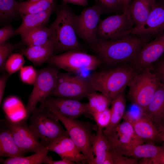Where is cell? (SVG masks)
Returning <instances> with one entry per match:
<instances>
[{
  "label": "cell",
  "instance_id": "ba28073f",
  "mask_svg": "<svg viewBox=\"0 0 164 164\" xmlns=\"http://www.w3.org/2000/svg\"><path fill=\"white\" fill-rule=\"evenodd\" d=\"M51 65L37 71V77L25 108L28 118L39 102L50 96L55 87L59 73L56 67Z\"/></svg>",
  "mask_w": 164,
  "mask_h": 164
},
{
  "label": "cell",
  "instance_id": "e0dca14e",
  "mask_svg": "<svg viewBox=\"0 0 164 164\" xmlns=\"http://www.w3.org/2000/svg\"><path fill=\"white\" fill-rule=\"evenodd\" d=\"M46 147L54 152L63 159L80 164L87 162V159L69 136L57 138L49 143Z\"/></svg>",
  "mask_w": 164,
  "mask_h": 164
},
{
  "label": "cell",
  "instance_id": "1f68e13d",
  "mask_svg": "<svg viewBox=\"0 0 164 164\" xmlns=\"http://www.w3.org/2000/svg\"><path fill=\"white\" fill-rule=\"evenodd\" d=\"M25 63L23 55L20 53L11 54L7 60L5 69L9 76L20 70Z\"/></svg>",
  "mask_w": 164,
  "mask_h": 164
},
{
  "label": "cell",
  "instance_id": "bcb514c9",
  "mask_svg": "<svg viewBox=\"0 0 164 164\" xmlns=\"http://www.w3.org/2000/svg\"><path fill=\"white\" fill-rule=\"evenodd\" d=\"M140 164H153L152 158H141V159L138 162Z\"/></svg>",
  "mask_w": 164,
  "mask_h": 164
},
{
  "label": "cell",
  "instance_id": "44dd1931",
  "mask_svg": "<svg viewBox=\"0 0 164 164\" xmlns=\"http://www.w3.org/2000/svg\"><path fill=\"white\" fill-rule=\"evenodd\" d=\"M55 6L40 12L33 14L19 13L22 19L20 26L15 30L14 36L45 25L48 21Z\"/></svg>",
  "mask_w": 164,
  "mask_h": 164
},
{
  "label": "cell",
  "instance_id": "8d00e7d4",
  "mask_svg": "<svg viewBox=\"0 0 164 164\" xmlns=\"http://www.w3.org/2000/svg\"><path fill=\"white\" fill-rule=\"evenodd\" d=\"M109 151L112 157L114 164H138V158L122 155L112 150Z\"/></svg>",
  "mask_w": 164,
  "mask_h": 164
},
{
  "label": "cell",
  "instance_id": "60d3db41",
  "mask_svg": "<svg viewBox=\"0 0 164 164\" xmlns=\"http://www.w3.org/2000/svg\"><path fill=\"white\" fill-rule=\"evenodd\" d=\"M44 163L47 164H74L75 163L63 159L59 160H54L47 156L44 161Z\"/></svg>",
  "mask_w": 164,
  "mask_h": 164
},
{
  "label": "cell",
  "instance_id": "2e32d148",
  "mask_svg": "<svg viewBox=\"0 0 164 164\" xmlns=\"http://www.w3.org/2000/svg\"><path fill=\"white\" fill-rule=\"evenodd\" d=\"M40 102L41 105L53 109L62 115L71 119H76L82 115L89 114L87 103H82L76 100L49 96Z\"/></svg>",
  "mask_w": 164,
  "mask_h": 164
},
{
  "label": "cell",
  "instance_id": "d590c367",
  "mask_svg": "<svg viewBox=\"0 0 164 164\" xmlns=\"http://www.w3.org/2000/svg\"><path fill=\"white\" fill-rule=\"evenodd\" d=\"M99 127L105 128L110 123L111 118V111L108 108L102 111L97 112L91 115Z\"/></svg>",
  "mask_w": 164,
  "mask_h": 164
},
{
  "label": "cell",
  "instance_id": "681fc988",
  "mask_svg": "<svg viewBox=\"0 0 164 164\" xmlns=\"http://www.w3.org/2000/svg\"></svg>",
  "mask_w": 164,
  "mask_h": 164
},
{
  "label": "cell",
  "instance_id": "d4e9b609",
  "mask_svg": "<svg viewBox=\"0 0 164 164\" xmlns=\"http://www.w3.org/2000/svg\"><path fill=\"white\" fill-rule=\"evenodd\" d=\"M95 136L92 145L93 154L95 155L91 164H103L107 153L109 151L108 138L103 128L95 125Z\"/></svg>",
  "mask_w": 164,
  "mask_h": 164
},
{
  "label": "cell",
  "instance_id": "d6986e66",
  "mask_svg": "<svg viewBox=\"0 0 164 164\" xmlns=\"http://www.w3.org/2000/svg\"><path fill=\"white\" fill-rule=\"evenodd\" d=\"M55 51V44L51 37L43 44L28 46L21 49L19 53L25 56L34 64L40 65L46 62L52 56Z\"/></svg>",
  "mask_w": 164,
  "mask_h": 164
},
{
  "label": "cell",
  "instance_id": "f546056e",
  "mask_svg": "<svg viewBox=\"0 0 164 164\" xmlns=\"http://www.w3.org/2000/svg\"><path fill=\"white\" fill-rule=\"evenodd\" d=\"M95 91L90 93L86 97L88 101L87 103L88 113L91 115L108 108L112 101L103 94Z\"/></svg>",
  "mask_w": 164,
  "mask_h": 164
},
{
  "label": "cell",
  "instance_id": "7402d4cb",
  "mask_svg": "<svg viewBox=\"0 0 164 164\" xmlns=\"http://www.w3.org/2000/svg\"><path fill=\"white\" fill-rule=\"evenodd\" d=\"M0 132V155L12 157L23 155L24 153L18 147L12 134L2 121Z\"/></svg>",
  "mask_w": 164,
  "mask_h": 164
},
{
  "label": "cell",
  "instance_id": "9c48e42d",
  "mask_svg": "<svg viewBox=\"0 0 164 164\" xmlns=\"http://www.w3.org/2000/svg\"><path fill=\"white\" fill-rule=\"evenodd\" d=\"M72 73H59L56 86L51 95L79 101L95 91L88 80Z\"/></svg>",
  "mask_w": 164,
  "mask_h": 164
},
{
  "label": "cell",
  "instance_id": "e575fe53",
  "mask_svg": "<svg viewBox=\"0 0 164 164\" xmlns=\"http://www.w3.org/2000/svg\"><path fill=\"white\" fill-rule=\"evenodd\" d=\"M96 4L102 9L103 13L116 12L123 9L119 0H94Z\"/></svg>",
  "mask_w": 164,
  "mask_h": 164
},
{
  "label": "cell",
  "instance_id": "5bb4252c",
  "mask_svg": "<svg viewBox=\"0 0 164 164\" xmlns=\"http://www.w3.org/2000/svg\"><path fill=\"white\" fill-rule=\"evenodd\" d=\"M156 2L148 18L142 24L134 26L126 32L136 35L146 41L164 29V1Z\"/></svg>",
  "mask_w": 164,
  "mask_h": 164
},
{
  "label": "cell",
  "instance_id": "5b68a950",
  "mask_svg": "<svg viewBox=\"0 0 164 164\" xmlns=\"http://www.w3.org/2000/svg\"><path fill=\"white\" fill-rule=\"evenodd\" d=\"M29 127L42 146L46 147L54 139L69 136L59 123L58 119L46 107L41 105L32 114Z\"/></svg>",
  "mask_w": 164,
  "mask_h": 164
},
{
  "label": "cell",
  "instance_id": "ac0fdd59",
  "mask_svg": "<svg viewBox=\"0 0 164 164\" xmlns=\"http://www.w3.org/2000/svg\"><path fill=\"white\" fill-rule=\"evenodd\" d=\"M143 112L161 133L164 131V86L159 82L152 100Z\"/></svg>",
  "mask_w": 164,
  "mask_h": 164
},
{
  "label": "cell",
  "instance_id": "603a6c76",
  "mask_svg": "<svg viewBox=\"0 0 164 164\" xmlns=\"http://www.w3.org/2000/svg\"><path fill=\"white\" fill-rule=\"evenodd\" d=\"M157 1L132 0L131 1L128 9L135 26L141 25L144 22Z\"/></svg>",
  "mask_w": 164,
  "mask_h": 164
},
{
  "label": "cell",
  "instance_id": "74e56055",
  "mask_svg": "<svg viewBox=\"0 0 164 164\" xmlns=\"http://www.w3.org/2000/svg\"><path fill=\"white\" fill-rule=\"evenodd\" d=\"M15 30L9 25H6L0 29V44L5 43L14 36Z\"/></svg>",
  "mask_w": 164,
  "mask_h": 164
},
{
  "label": "cell",
  "instance_id": "f35d334b",
  "mask_svg": "<svg viewBox=\"0 0 164 164\" xmlns=\"http://www.w3.org/2000/svg\"><path fill=\"white\" fill-rule=\"evenodd\" d=\"M152 69L159 82L164 86V59L155 66L153 65Z\"/></svg>",
  "mask_w": 164,
  "mask_h": 164
},
{
  "label": "cell",
  "instance_id": "8992f818",
  "mask_svg": "<svg viewBox=\"0 0 164 164\" xmlns=\"http://www.w3.org/2000/svg\"><path fill=\"white\" fill-rule=\"evenodd\" d=\"M159 81L152 67L136 73L129 84L128 95L131 101L144 112L156 90Z\"/></svg>",
  "mask_w": 164,
  "mask_h": 164
},
{
  "label": "cell",
  "instance_id": "8fae6325",
  "mask_svg": "<svg viewBox=\"0 0 164 164\" xmlns=\"http://www.w3.org/2000/svg\"><path fill=\"white\" fill-rule=\"evenodd\" d=\"M134 25L128 7L121 14L111 15L101 21L97 29L98 39L105 41L117 39L123 36Z\"/></svg>",
  "mask_w": 164,
  "mask_h": 164
},
{
  "label": "cell",
  "instance_id": "7a4b0ae2",
  "mask_svg": "<svg viewBox=\"0 0 164 164\" xmlns=\"http://www.w3.org/2000/svg\"><path fill=\"white\" fill-rule=\"evenodd\" d=\"M135 73L130 64H125L94 73L88 80L95 91H99L112 101L124 91Z\"/></svg>",
  "mask_w": 164,
  "mask_h": 164
},
{
  "label": "cell",
  "instance_id": "d6a6232c",
  "mask_svg": "<svg viewBox=\"0 0 164 164\" xmlns=\"http://www.w3.org/2000/svg\"><path fill=\"white\" fill-rule=\"evenodd\" d=\"M22 43V42L15 44L5 42L0 44V70L1 72L5 71L6 62L12 52Z\"/></svg>",
  "mask_w": 164,
  "mask_h": 164
},
{
  "label": "cell",
  "instance_id": "83f0119b",
  "mask_svg": "<svg viewBox=\"0 0 164 164\" xmlns=\"http://www.w3.org/2000/svg\"><path fill=\"white\" fill-rule=\"evenodd\" d=\"M49 150L45 147L28 156H19L8 158L3 160L4 164H40L44 163L48 156Z\"/></svg>",
  "mask_w": 164,
  "mask_h": 164
},
{
  "label": "cell",
  "instance_id": "ab89813d",
  "mask_svg": "<svg viewBox=\"0 0 164 164\" xmlns=\"http://www.w3.org/2000/svg\"><path fill=\"white\" fill-rule=\"evenodd\" d=\"M9 75L7 72L5 71L0 78V104L2 100L4 94L5 88L6 85L7 81Z\"/></svg>",
  "mask_w": 164,
  "mask_h": 164
},
{
  "label": "cell",
  "instance_id": "3957f363",
  "mask_svg": "<svg viewBox=\"0 0 164 164\" xmlns=\"http://www.w3.org/2000/svg\"><path fill=\"white\" fill-rule=\"evenodd\" d=\"M75 15L63 2L58 6L56 18L48 27L54 41L55 51H80L81 46L75 29Z\"/></svg>",
  "mask_w": 164,
  "mask_h": 164
},
{
  "label": "cell",
  "instance_id": "7c38bea8",
  "mask_svg": "<svg viewBox=\"0 0 164 164\" xmlns=\"http://www.w3.org/2000/svg\"><path fill=\"white\" fill-rule=\"evenodd\" d=\"M106 136L109 150L125 155L133 147L144 143L136 134L132 124L125 119Z\"/></svg>",
  "mask_w": 164,
  "mask_h": 164
},
{
  "label": "cell",
  "instance_id": "f1b7e54d",
  "mask_svg": "<svg viewBox=\"0 0 164 164\" xmlns=\"http://www.w3.org/2000/svg\"><path fill=\"white\" fill-rule=\"evenodd\" d=\"M164 148V145L158 146L152 143H143L133 147L127 152L126 156L138 158H152Z\"/></svg>",
  "mask_w": 164,
  "mask_h": 164
},
{
  "label": "cell",
  "instance_id": "484cf974",
  "mask_svg": "<svg viewBox=\"0 0 164 164\" xmlns=\"http://www.w3.org/2000/svg\"><path fill=\"white\" fill-rule=\"evenodd\" d=\"M21 42L27 46L44 44L51 36L50 30L45 26H39L25 32L20 35Z\"/></svg>",
  "mask_w": 164,
  "mask_h": 164
},
{
  "label": "cell",
  "instance_id": "4dcf8cb0",
  "mask_svg": "<svg viewBox=\"0 0 164 164\" xmlns=\"http://www.w3.org/2000/svg\"><path fill=\"white\" fill-rule=\"evenodd\" d=\"M15 0H0V20L4 22L15 17L19 12L15 6Z\"/></svg>",
  "mask_w": 164,
  "mask_h": 164
},
{
  "label": "cell",
  "instance_id": "c3c4849f",
  "mask_svg": "<svg viewBox=\"0 0 164 164\" xmlns=\"http://www.w3.org/2000/svg\"><path fill=\"white\" fill-rule=\"evenodd\" d=\"M46 0L52 2H54L53 0Z\"/></svg>",
  "mask_w": 164,
  "mask_h": 164
},
{
  "label": "cell",
  "instance_id": "f6af8a7d",
  "mask_svg": "<svg viewBox=\"0 0 164 164\" xmlns=\"http://www.w3.org/2000/svg\"><path fill=\"white\" fill-rule=\"evenodd\" d=\"M132 0H119L120 2L122 7L123 11L127 9L129 5Z\"/></svg>",
  "mask_w": 164,
  "mask_h": 164
},
{
  "label": "cell",
  "instance_id": "277c9868",
  "mask_svg": "<svg viewBox=\"0 0 164 164\" xmlns=\"http://www.w3.org/2000/svg\"><path fill=\"white\" fill-rule=\"evenodd\" d=\"M47 108L63 124L69 137L91 164L94 158L92 145L95 136V125L66 117L55 110Z\"/></svg>",
  "mask_w": 164,
  "mask_h": 164
},
{
  "label": "cell",
  "instance_id": "4fadbf2b",
  "mask_svg": "<svg viewBox=\"0 0 164 164\" xmlns=\"http://www.w3.org/2000/svg\"><path fill=\"white\" fill-rule=\"evenodd\" d=\"M27 118L26 117L15 121L6 116L2 120L10 131L15 143L24 154L29 152L35 153L43 147L27 124Z\"/></svg>",
  "mask_w": 164,
  "mask_h": 164
},
{
  "label": "cell",
  "instance_id": "9a60e30c",
  "mask_svg": "<svg viewBox=\"0 0 164 164\" xmlns=\"http://www.w3.org/2000/svg\"><path fill=\"white\" fill-rule=\"evenodd\" d=\"M164 52V35L149 42L145 43L130 64L136 73L151 67Z\"/></svg>",
  "mask_w": 164,
  "mask_h": 164
},
{
  "label": "cell",
  "instance_id": "ffe728a7",
  "mask_svg": "<svg viewBox=\"0 0 164 164\" xmlns=\"http://www.w3.org/2000/svg\"><path fill=\"white\" fill-rule=\"evenodd\" d=\"M137 136L148 143L161 141V132L152 120L143 112L142 117L138 118L131 122Z\"/></svg>",
  "mask_w": 164,
  "mask_h": 164
},
{
  "label": "cell",
  "instance_id": "4316f807",
  "mask_svg": "<svg viewBox=\"0 0 164 164\" xmlns=\"http://www.w3.org/2000/svg\"><path fill=\"white\" fill-rule=\"evenodd\" d=\"M15 6L19 13L29 14L40 12L55 5L54 2L46 0H29L15 1Z\"/></svg>",
  "mask_w": 164,
  "mask_h": 164
},
{
  "label": "cell",
  "instance_id": "7bdbcfd3",
  "mask_svg": "<svg viewBox=\"0 0 164 164\" xmlns=\"http://www.w3.org/2000/svg\"><path fill=\"white\" fill-rule=\"evenodd\" d=\"M66 3H70L85 7L88 4L87 0H63Z\"/></svg>",
  "mask_w": 164,
  "mask_h": 164
},
{
  "label": "cell",
  "instance_id": "6da1fadb",
  "mask_svg": "<svg viewBox=\"0 0 164 164\" xmlns=\"http://www.w3.org/2000/svg\"><path fill=\"white\" fill-rule=\"evenodd\" d=\"M145 42V40L137 36L128 34L111 40L98 39L93 49L102 62L106 64H131Z\"/></svg>",
  "mask_w": 164,
  "mask_h": 164
},
{
  "label": "cell",
  "instance_id": "7dc6e473",
  "mask_svg": "<svg viewBox=\"0 0 164 164\" xmlns=\"http://www.w3.org/2000/svg\"><path fill=\"white\" fill-rule=\"evenodd\" d=\"M160 140L164 142V131L161 132L160 135Z\"/></svg>",
  "mask_w": 164,
  "mask_h": 164
},
{
  "label": "cell",
  "instance_id": "cb8c5ba5",
  "mask_svg": "<svg viewBox=\"0 0 164 164\" xmlns=\"http://www.w3.org/2000/svg\"><path fill=\"white\" fill-rule=\"evenodd\" d=\"M111 118L109 124L103 130L106 136L120 123L125 114L126 101L124 91L117 95L111 101Z\"/></svg>",
  "mask_w": 164,
  "mask_h": 164
},
{
  "label": "cell",
  "instance_id": "52a82bcc",
  "mask_svg": "<svg viewBox=\"0 0 164 164\" xmlns=\"http://www.w3.org/2000/svg\"><path fill=\"white\" fill-rule=\"evenodd\" d=\"M68 72L79 73L96 69L102 62L98 57L80 50H70L53 55L46 61Z\"/></svg>",
  "mask_w": 164,
  "mask_h": 164
},
{
  "label": "cell",
  "instance_id": "b9f144b4",
  "mask_svg": "<svg viewBox=\"0 0 164 164\" xmlns=\"http://www.w3.org/2000/svg\"><path fill=\"white\" fill-rule=\"evenodd\" d=\"M152 159L153 164H164V148Z\"/></svg>",
  "mask_w": 164,
  "mask_h": 164
},
{
  "label": "cell",
  "instance_id": "ee69618b",
  "mask_svg": "<svg viewBox=\"0 0 164 164\" xmlns=\"http://www.w3.org/2000/svg\"><path fill=\"white\" fill-rule=\"evenodd\" d=\"M103 164H114L112 157L109 151L107 153Z\"/></svg>",
  "mask_w": 164,
  "mask_h": 164
},
{
  "label": "cell",
  "instance_id": "30bf717a",
  "mask_svg": "<svg viewBox=\"0 0 164 164\" xmlns=\"http://www.w3.org/2000/svg\"><path fill=\"white\" fill-rule=\"evenodd\" d=\"M102 13L101 8L95 4L84 8L79 15H75L74 26L77 36L93 48L98 43L97 29Z\"/></svg>",
  "mask_w": 164,
  "mask_h": 164
},
{
  "label": "cell",
  "instance_id": "836d02e7",
  "mask_svg": "<svg viewBox=\"0 0 164 164\" xmlns=\"http://www.w3.org/2000/svg\"><path fill=\"white\" fill-rule=\"evenodd\" d=\"M37 71L31 65L22 67L20 70L19 76L23 83L33 85L37 77Z\"/></svg>",
  "mask_w": 164,
  "mask_h": 164
}]
</instances>
